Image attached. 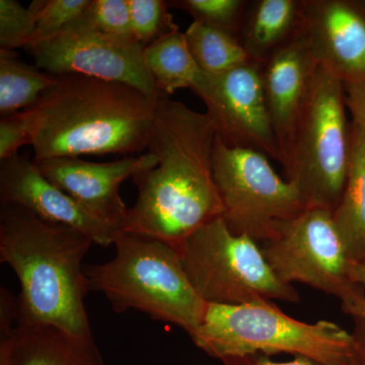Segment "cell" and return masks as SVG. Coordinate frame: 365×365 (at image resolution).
<instances>
[{
	"mask_svg": "<svg viewBox=\"0 0 365 365\" xmlns=\"http://www.w3.org/2000/svg\"><path fill=\"white\" fill-rule=\"evenodd\" d=\"M215 137L207 113L194 111L163 95L148 148L158 163L132 177L138 196L127 211L122 230L178 248L197 230L222 217L212 169Z\"/></svg>",
	"mask_w": 365,
	"mask_h": 365,
	"instance_id": "cell-1",
	"label": "cell"
},
{
	"mask_svg": "<svg viewBox=\"0 0 365 365\" xmlns=\"http://www.w3.org/2000/svg\"><path fill=\"white\" fill-rule=\"evenodd\" d=\"M163 96L78 74L57 76L56 83L21 112L33 160L139 155L148 150Z\"/></svg>",
	"mask_w": 365,
	"mask_h": 365,
	"instance_id": "cell-2",
	"label": "cell"
},
{
	"mask_svg": "<svg viewBox=\"0 0 365 365\" xmlns=\"http://www.w3.org/2000/svg\"><path fill=\"white\" fill-rule=\"evenodd\" d=\"M93 242L26 208L0 206V262L20 283L16 327L52 326L91 337L83 261Z\"/></svg>",
	"mask_w": 365,
	"mask_h": 365,
	"instance_id": "cell-3",
	"label": "cell"
},
{
	"mask_svg": "<svg viewBox=\"0 0 365 365\" xmlns=\"http://www.w3.org/2000/svg\"><path fill=\"white\" fill-rule=\"evenodd\" d=\"M113 246L111 260L85 267L88 292L104 295L118 314L134 309L189 334L200 325L207 304L190 282L177 248L125 230Z\"/></svg>",
	"mask_w": 365,
	"mask_h": 365,
	"instance_id": "cell-4",
	"label": "cell"
},
{
	"mask_svg": "<svg viewBox=\"0 0 365 365\" xmlns=\"http://www.w3.org/2000/svg\"><path fill=\"white\" fill-rule=\"evenodd\" d=\"M189 335L197 347L222 361L287 353L324 365L357 364L352 333L333 322L297 321L272 302L207 304L202 322Z\"/></svg>",
	"mask_w": 365,
	"mask_h": 365,
	"instance_id": "cell-5",
	"label": "cell"
},
{
	"mask_svg": "<svg viewBox=\"0 0 365 365\" xmlns=\"http://www.w3.org/2000/svg\"><path fill=\"white\" fill-rule=\"evenodd\" d=\"M177 249L190 282L206 304L299 302L294 285L274 273L259 242L234 234L222 217L197 230Z\"/></svg>",
	"mask_w": 365,
	"mask_h": 365,
	"instance_id": "cell-6",
	"label": "cell"
},
{
	"mask_svg": "<svg viewBox=\"0 0 365 365\" xmlns=\"http://www.w3.org/2000/svg\"><path fill=\"white\" fill-rule=\"evenodd\" d=\"M344 83L319 66L309 104L285 163L284 174L307 207L334 212L344 192L351 157L352 122Z\"/></svg>",
	"mask_w": 365,
	"mask_h": 365,
	"instance_id": "cell-7",
	"label": "cell"
},
{
	"mask_svg": "<svg viewBox=\"0 0 365 365\" xmlns=\"http://www.w3.org/2000/svg\"><path fill=\"white\" fill-rule=\"evenodd\" d=\"M212 169L222 199V218L235 235L260 242L276 223L307 207L299 188L281 178L260 151L232 148L216 136Z\"/></svg>",
	"mask_w": 365,
	"mask_h": 365,
	"instance_id": "cell-8",
	"label": "cell"
},
{
	"mask_svg": "<svg viewBox=\"0 0 365 365\" xmlns=\"http://www.w3.org/2000/svg\"><path fill=\"white\" fill-rule=\"evenodd\" d=\"M259 245L274 273L287 284L302 283L341 300L360 288L352 279L356 262L332 211L307 207L276 223Z\"/></svg>",
	"mask_w": 365,
	"mask_h": 365,
	"instance_id": "cell-9",
	"label": "cell"
},
{
	"mask_svg": "<svg viewBox=\"0 0 365 365\" xmlns=\"http://www.w3.org/2000/svg\"><path fill=\"white\" fill-rule=\"evenodd\" d=\"M191 90L204 103L216 136L232 148H251L282 163L264 95L261 64L250 60L222 73L201 71Z\"/></svg>",
	"mask_w": 365,
	"mask_h": 365,
	"instance_id": "cell-10",
	"label": "cell"
},
{
	"mask_svg": "<svg viewBox=\"0 0 365 365\" xmlns=\"http://www.w3.org/2000/svg\"><path fill=\"white\" fill-rule=\"evenodd\" d=\"M143 49L136 41L100 32L83 16L56 37L28 51L37 68L54 76L78 74L163 95L144 61Z\"/></svg>",
	"mask_w": 365,
	"mask_h": 365,
	"instance_id": "cell-11",
	"label": "cell"
},
{
	"mask_svg": "<svg viewBox=\"0 0 365 365\" xmlns=\"http://www.w3.org/2000/svg\"><path fill=\"white\" fill-rule=\"evenodd\" d=\"M302 36L319 67L344 85L365 81V1L304 0Z\"/></svg>",
	"mask_w": 365,
	"mask_h": 365,
	"instance_id": "cell-12",
	"label": "cell"
},
{
	"mask_svg": "<svg viewBox=\"0 0 365 365\" xmlns=\"http://www.w3.org/2000/svg\"><path fill=\"white\" fill-rule=\"evenodd\" d=\"M157 163L155 155L146 153L108 163L66 157L46 158L36 163L52 184L91 215L122 230L128 211L120 195L122 182Z\"/></svg>",
	"mask_w": 365,
	"mask_h": 365,
	"instance_id": "cell-13",
	"label": "cell"
},
{
	"mask_svg": "<svg viewBox=\"0 0 365 365\" xmlns=\"http://www.w3.org/2000/svg\"><path fill=\"white\" fill-rule=\"evenodd\" d=\"M0 201L26 208L48 222L76 228L98 246L114 245L122 230L91 215L52 184L35 160L20 153L0 160Z\"/></svg>",
	"mask_w": 365,
	"mask_h": 365,
	"instance_id": "cell-14",
	"label": "cell"
},
{
	"mask_svg": "<svg viewBox=\"0 0 365 365\" xmlns=\"http://www.w3.org/2000/svg\"><path fill=\"white\" fill-rule=\"evenodd\" d=\"M261 68L264 95L284 167L311 98L319 66L302 34L262 63Z\"/></svg>",
	"mask_w": 365,
	"mask_h": 365,
	"instance_id": "cell-15",
	"label": "cell"
},
{
	"mask_svg": "<svg viewBox=\"0 0 365 365\" xmlns=\"http://www.w3.org/2000/svg\"><path fill=\"white\" fill-rule=\"evenodd\" d=\"M0 365H106L93 336L52 326L16 327L0 336Z\"/></svg>",
	"mask_w": 365,
	"mask_h": 365,
	"instance_id": "cell-16",
	"label": "cell"
},
{
	"mask_svg": "<svg viewBox=\"0 0 365 365\" xmlns=\"http://www.w3.org/2000/svg\"><path fill=\"white\" fill-rule=\"evenodd\" d=\"M304 0H250L240 42L250 59L264 63L302 34Z\"/></svg>",
	"mask_w": 365,
	"mask_h": 365,
	"instance_id": "cell-17",
	"label": "cell"
},
{
	"mask_svg": "<svg viewBox=\"0 0 365 365\" xmlns=\"http://www.w3.org/2000/svg\"><path fill=\"white\" fill-rule=\"evenodd\" d=\"M333 217L353 260L359 262L364 259L365 128L354 122H352L351 157L347 181Z\"/></svg>",
	"mask_w": 365,
	"mask_h": 365,
	"instance_id": "cell-18",
	"label": "cell"
},
{
	"mask_svg": "<svg viewBox=\"0 0 365 365\" xmlns=\"http://www.w3.org/2000/svg\"><path fill=\"white\" fill-rule=\"evenodd\" d=\"M143 57L158 90L165 96L191 88L201 72L180 31L145 46Z\"/></svg>",
	"mask_w": 365,
	"mask_h": 365,
	"instance_id": "cell-19",
	"label": "cell"
},
{
	"mask_svg": "<svg viewBox=\"0 0 365 365\" xmlns=\"http://www.w3.org/2000/svg\"><path fill=\"white\" fill-rule=\"evenodd\" d=\"M56 81L57 76L29 66L14 51L0 50L1 117L30 109Z\"/></svg>",
	"mask_w": 365,
	"mask_h": 365,
	"instance_id": "cell-20",
	"label": "cell"
},
{
	"mask_svg": "<svg viewBox=\"0 0 365 365\" xmlns=\"http://www.w3.org/2000/svg\"><path fill=\"white\" fill-rule=\"evenodd\" d=\"M184 34L189 51L204 73H222L251 60L240 40L222 31L193 21Z\"/></svg>",
	"mask_w": 365,
	"mask_h": 365,
	"instance_id": "cell-21",
	"label": "cell"
},
{
	"mask_svg": "<svg viewBox=\"0 0 365 365\" xmlns=\"http://www.w3.org/2000/svg\"><path fill=\"white\" fill-rule=\"evenodd\" d=\"M168 6L186 11L194 21L240 38L250 0H176Z\"/></svg>",
	"mask_w": 365,
	"mask_h": 365,
	"instance_id": "cell-22",
	"label": "cell"
},
{
	"mask_svg": "<svg viewBox=\"0 0 365 365\" xmlns=\"http://www.w3.org/2000/svg\"><path fill=\"white\" fill-rule=\"evenodd\" d=\"M91 0H35V32L26 49L47 42L83 18Z\"/></svg>",
	"mask_w": 365,
	"mask_h": 365,
	"instance_id": "cell-23",
	"label": "cell"
},
{
	"mask_svg": "<svg viewBox=\"0 0 365 365\" xmlns=\"http://www.w3.org/2000/svg\"><path fill=\"white\" fill-rule=\"evenodd\" d=\"M129 6L134 36L143 47L180 31L172 14L168 11L167 1L129 0Z\"/></svg>",
	"mask_w": 365,
	"mask_h": 365,
	"instance_id": "cell-24",
	"label": "cell"
},
{
	"mask_svg": "<svg viewBox=\"0 0 365 365\" xmlns=\"http://www.w3.org/2000/svg\"><path fill=\"white\" fill-rule=\"evenodd\" d=\"M83 18L100 32L138 42L132 26L129 0H91Z\"/></svg>",
	"mask_w": 365,
	"mask_h": 365,
	"instance_id": "cell-25",
	"label": "cell"
},
{
	"mask_svg": "<svg viewBox=\"0 0 365 365\" xmlns=\"http://www.w3.org/2000/svg\"><path fill=\"white\" fill-rule=\"evenodd\" d=\"M36 14L16 0H0V50L14 51L26 47L35 32Z\"/></svg>",
	"mask_w": 365,
	"mask_h": 365,
	"instance_id": "cell-26",
	"label": "cell"
},
{
	"mask_svg": "<svg viewBox=\"0 0 365 365\" xmlns=\"http://www.w3.org/2000/svg\"><path fill=\"white\" fill-rule=\"evenodd\" d=\"M30 134L21 112L0 120V160L19 153V150L30 144Z\"/></svg>",
	"mask_w": 365,
	"mask_h": 365,
	"instance_id": "cell-27",
	"label": "cell"
},
{
	"mask_svg": "<svg viewBox=\"0 0 365 365\" xmlns=\"http://www.w3.org/2000/svg\"><path fill=\"white\" fill-rule=\"evenodd\" d=\"M346 107L352 122L365 128V81L344 85Z\"/></svg>",
	"mask_w": 365,
	"mask_h": 365,
	"instance_id": "cell-28",
	"label": "cell"
},
{
	"mask_svg": "<svg viewBox=\"0 0 365 365\" xmlns=\"http://www.w3.org/2000/svg\"><path fill=\"white\" fill-rule=\"evenodd\" d=\"M16 297L6 287L0 289V336L7 335L16 327Z\"/></svg>",
	"mask_w": 365,
	"mask_h": 365,
	"instance_id": "cell-29",
	"label": "cell"
},
{
	"mask_svg": "<svg viewBox=\"0 0 365 365\" xmlns=\"http://www.w3.org/2000/svg\"><path fill=\"white\" fill-rule=\"evenodd\" d=\"M223 362L227 365H324L304 356H295L294 359L287 362H276L269 359L267 355L263 354L253 355L245 359L225 360Z\"/></svg>",
	"mask_w": 365,
	"mask_h": 365,
	"instance_id": "cell-30",
	"label": "cell"
},
{
	"mask_svg": "<svg viewBox=\"0 0 365 365\" xmlns=\"http://www.w3.org/2000/svg\"><path fill=\"white\" fill-rule=\"evenodd\" d=\"M342 309L352 318L365 319V295L361 289L355 290L342 300Z\"/></svg>",
	"mask_w": 365,
	"mask_h": 365,
	"instance_id": "cell-31",
	"label": "cell"
},
{
	"mask_svg": "<svg viewBox=\"0 0 365 365\" xmlns=\"http://www.w3.org/2000/svg\"><path fill=\"white\" fill-rule=\"evenodd\" d=\"M354 330L352 335L354 338L355 350H356L357 365H365V319L353 318Z\"/></svg>",
	"mask_w": 365,
	"mask_h": 365,
	"instance_id": "cell-32",
	"label": "cell"
},
{
	"mask_svg": "<svg viewBox=\"0 0 365 365\" xmlns=\"http://www.w3.org/2000/svg\"><path fill=\"white\" fill-rule=\"evenodd\" d=\"M352 279L355 284L365 287V258L356 262L353 268Z\"/></svg>",
	"mask_w": 365,
	"mask_h": 365,
	"instance_id": "cell-33",
	"label": "cell"
}]
</instances>
